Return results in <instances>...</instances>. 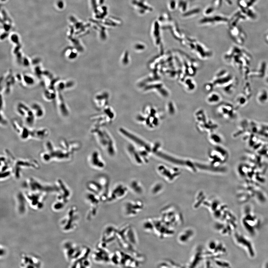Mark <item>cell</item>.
I'll return each mask as SVG.
<instances>
[{
    "mask_svg": "<svg viewBox=\"0 0 268 268\" xmlns=\"http://www.w3.org/2000/svg\"><path fill=\"white\" fill-rule=\"evenodd\" d=\"M130 188L134 193L140 195L143 192V189L140 183L136 181H133L130 184Z\"/></svg>",
    "mask_w": 268,
    "mask_h": 268,
    "instance_id": "cell-7",
    "label": "cell"
},
{
    "mask_svg": "<svg viewBox=\"0 0 268 268\" xmlns=\"http://www.w3.org/2000/svg\"><path fill=\"white\" fill-rule=\"evenodd\" d=\"M99 142L102 147L104 148L107 152L111 156H113L115 153L114 142L107 132L104 130H94Z\"/></svg>",
    "mask_w": 268,
    "mask_h": 268,
    "instance_id": "cell-2",
    "label": "cell"
},
{
    "mask_svg": "<svg viewBox=\"0 0 268 268\" xmlns=\"http://www.w3.org/2000/svg\"><path fill=\"white\" fill-rule=\"evenodd\" d=\"M234 239L235 244L245 250L250 257L254 258L255 256V250L254 245L247 236L236 232L234 234Z\"/></svg>",
    "mask_w": 268,
    "mask_h": 268,
    "instance_id": "cell-3",
    "label": "cell"
},
{
    "mask_svg": "<svg viewBox=\"0 0 268 268\" xmlns=\"http://www.w3.org/2000/svg\"><path fill=\"white\" fill-rule=\"evenodd\" d=\"M257 100L259 103L264 104L268 100V92L266 90H262L259 92Z\"/></svg>",
    "mask_w": 268,
    "mask_h": 268,
    "instance_id": "cell-8",
    "label": "cell"
},
{
    "mask_svg": "<svg viewBox=\"0 0 268 268\" xmlns=\"http://www.w3.org/2000/svg\"><path fill=\"white\" fill-rule=\"evenodd\" d=\"M143 206V203L140 200L128 201L124 205V215L128 217H135L141 212Z\"/></svg>",
    "mask_w": 268,
    "mask_h": 268,
    "instance_id": "cell-4",
    "label": "cell"
},
{
    "mask_svg": "<svg viewBox=\"0 0 268 268\" xmlns=\"http://www.w3.org/2000/svg\"><path fill=\"white\" fill-rule=\"evenodd\" d=\"M244 228L251 236H254L261 226L260 217L249 206L244 207L241 218Z\"/></svg>",
    "mask_w": 268,
    "mask_h": 268,
    "instance_id": "cell-1",
    "label": "cell"
},
{
    "mask_svg": "<svg viewBox=\"0 0 268 268\" xmlns=\"http://www.w3.org/2000/svg\"><path fill=\"white\" fill-rule=\"evenodd\" d=\"M220 100V97L217 93H213L210 94L207 98V101L209 103L215 104L218 103Z\"/></svg>",
    "mask_w": 268,
    "mask_h": 268,
    "instance_id": "cell-9",
    "label": "cell"
},
{
    "mask_svg": "<svg viewBox=\"0 0 268 268\" xmlns=\"http://www.w3.org/2000/svg\"><path fill=\"white\" fill-rule=\"evenodd\" d=\"M176 2L175 0H171L169 2L168 6L170 10H174L176 8Z\"/></svg>",
    "mask_w": 268,
    "mask_h": 268,
    "instance_id": "cell-10",
    "label": "cell"
},
{
    "mask_svg": "<svg viewBox=\"0 0 268 268\" xmlns=\"http://www.w3.org/2000/svg\"><path fill=\"white\" fill-rule=\"evenodd\" d=\"M128 189L123 184H119L115 186L112 192L109 195L108 202H115L125 197L128 192Z\"/></svg>",
    "mask_w": 268,
    "mask_h": 268,
    "instance_id": "cell-5",
    "label": "cell"
},
{
    "mask_svg": "<svg viewBox=\"0 0 268 268\" xmlns=\"http://www.w3.org/2000/svg\"><path fill=\"white\" fill-rule=\"evenodd\" d=\"M90 162L92 166L96 168L101 169L105 167L104 162L98 152L96 151L91 154L90 158Z\"/></svg>",
    "mask_w": 268,
    "mask_h": 268,
    "instance_id": "cell-6",
    "label": "cell"
}]
</instances>
